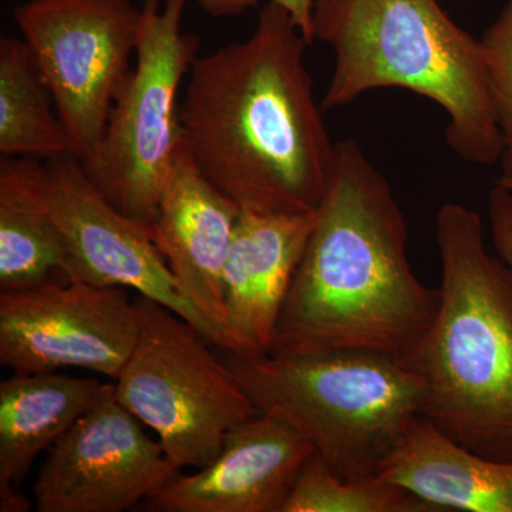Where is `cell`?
<instances>
[{
  "mask_svg": "<svg viewBox=\"0 0 512 512\" xmlns=\"http://www.w3.org/2000/svg\"><path fill=\"white\" fill-rule=\"evenodd\" d=\"M308 46L288 13L265 3L251 36L192 63L181 138L241 210L305 214L322 200L336 144L313 93Z\"/></svg>",
  "mask_w": 512,
  "mask_h": 512,
  "instance_id": "obj_1",
  "label": "cell"
},
{
  "mask_svg": "<svg viewBox=\"0 0 512 512\" xmlns=\"http://www.w3.org/2000/svg\"><path fill=\"white\" fill-rule=\"evenodd\" d=\"M407 245L406 217L386 177L355 140L336 143L269 355L407 357L439 306V288L414 275Z\"/></svg>",
  "mask_w": 512,
  "mask_h": 512,
  "instance_id": "obj_2",
  "label": "cell"
},
{
  "mask_svg": "<svg viewBox=\"0 0 512 512\" xmlns=\"http://www.w3.org/2000/svg\"><path fill=\"white\" fill-rule=\"evenodd\" d=\"M439 306L404 357L424 383L421 417L461 446L512 461V269L485 247L483 218L437 212Z\"/></svg>",
  "mask_w": 512,
  "mask_h": 512,
  "instance_id": "obj_3",
  "label": "cell"
},
{
  "mask_svg": "<svg viewBox=\"0 0 512 512\" xmlns=\"http://www.w3.org/2000/svg\"><path fill=\"white\" fill-rule=\"evenodd\" d=\"M312 39L335 56L325 111L370 90L404 89L447 114L446 140L467 163L494 165L503 154L480 39L437 0H316Z\"/></svg>",
  "mask_w": 512,
  "mask_h": 512,
  "instance_id": "obj_4",
  "label": "cell"
},
{
  "mask_svg": "<svg viewBox=\"0 0 512 512\" xmlns=\"http://www.w3.org/2000/svg\"><path fill=\"white\" fill-rule=\"evenodd\" d=\"M224 360L259 413L298 431L343 480L377 477L421 416L423 379L400 357L332 350Z\"/></svg>",
  "mask_w": 512,
  "mask_h": 512,
  "instance_id": "obj_5",
  "label": "cell"
},
{
  "mask_svg": "<svg viewBox=\"0 0 512 512\" xmlns=\"http://www.w3.org/2000/svg\"><path fill=\"white\" fill-rule=\"evenodd\" d=\"M140 332L114 380L117 397L157 434L180 468H204L228 434L259 412L225 360L191 323L153 299L134 298Z\"/></svg>",
  "mask_w": 512,
  "mask_h": 512,
  "instance_id": "obj_6",
  "label": "cell"
},
{
  "mask_svg": "<svg viewBox=\"0 0 512 512\" xmlns=\"http://www.w3.org/2000/svg\"><path fill=\"white\" fill-rule=\"evenodd\" d=\"M188 2L143 0L136 64L100 147L83 164L117 210L148 225L181 143L180 87L200 49V37L183 32Z\"/></svg>",
  "mask_w": 512,
  "mask_h": 512,
  "instance_id": "obj_7",
  "label": "cell"
},
{
  "mask_svg": "<svg viewBox=\"0 0 512 512\" xmlns=\"http://www.w3.org/2000/svg\"><path fill=\"white\" fill-rule=\"evenodd\" d=\"M13 18L66 128L73 156L87 163L133 70L141 8L133 0H26Z\"/></svg>",
  "mask_w": 512,
  "mask_h": 512,
  "instance_id": "obj_8",
  "label": "cell"
},
{
  "mask_svg": "<svg viewBox=\"0 0 512 512\" xmlns=\"http://www.w3.org/2000/svg\"><path fill=\"white\" fill-rule=\"evenodd\" d=\"M138 332L136 302L121 286L0 291V363L15 373L84 369L116 380Z\"/></svg>",
  "mask_w": 512,
  "mask_h": 512,
  "instance_id": "obj_9",
  "label": "cell"
},
{
  "mask_svg": "<svg viewBox=\"0 0 512 512\" xmlns=\"http://www.w3.org/2000/svg\"><path fill=\"white\" fill-rule=\"evenodd\" d=\"M46 191L66 251L70 281L136 291L187 320L211 345L227 350L220 330L185 298L150 225L117 210L94 185L79 158L67 154L50 160Z\"/></svg>",
  "mask_w": 512,
  "mask_h": 512,
  "instance_id": "obj_10",
  "label": "cell"
},
{
  "mask_svg": "<svg viewBox=\"0 0 512 512\" xmlns=\"http://www.w3.org/2000/svg\"><path fill=\"white\" fill-rule=\"evenodd\" d=\"M160 441L104 383L92 409L50 448L33 487L39 512H123L180 473Z\"/></svg>",
  "mask_w": 512,
  "mask_h": 512,
  "instance_id": "obj_11",
  "label": "cell"
},
{
  "mask_svg": "<svg viewBox=\"0 0 512 512\" xmlns=\"http://www.w3.org/2000/svg\"><path fill=\"white\" fill-rule=\"evenodd\" d=\"M312 444L285 421L259 413L228 434L220 456L178 473L146 500L160 512H281Z\"/></svg>",
  "mask_w": 512,
  "mask_h": 512,
  "instance_id": "obj_12",
  "label": "cell"
},
{
  "mask_svg": "<svg viewBox=\"0 0 512 512\" xmlns=\"http://www.w3.org/2000/svg\"><path fill=\"white\" fill-rule=\"evenodd\" d=\"M239 214L237 202L208 180L181 138L151 234L185 298L224 339V271Z\"/></svg>",
  "mask_w": 512,
  "mask_h": 512,
  "instance_id": "obj_13",
  "label": "cell"
},
{
  "mask_svg": "<svg viewBox=\"0 0 512 512\" xmlns=\"http://www.w3.org/2000/svg\"><path fill=\"white\" fill-rule=\"evenodd\" d=\"M316 211L259 214L241 210L224 271L228 353L269 355L293 275L301 262Z\"/></svg>",
  "mask_w": 512,
  "mask_h": 512,
  "instance_id": "obj_14",
  "label": "cell"
},
{
  "mask_svg": "<svg viewBox=\"0 0 512 512\" xmlns=\"http://www.w3.org/2000/svg\"><path fill=\"white\" fill-rule=\"evenodd\" d=\"M103 387L59 372L15 373L0 383V512L30 510L20 485L37 456L92 409Z\"/></svg>",
  "mask_w": 512,
  "mask_h": 512,
  "instance_id": "obj_15",
  "label": "cell"
},
{
  "mask_svg": "<svg viewBox=\"0 0 512 512\" xmlns=\"http://www.w3.org/2000/svg\"><path fill=\"white\" fill-rule=\"evenodd\" d=\"M377 478L440 512H512V461L474 453L421 416L383 461Z\"/></svg>",
  "mask_w": 512,
  "mask_h": 512,
  "instance_id": "obj_16",
  "label": "cell"
},
{
  "mask_svg": "<svg viewBox=\"0 0 512 512\" xmlns=\"http://www.w3.org/2000/svg\"><path fill=\"white\" fill-rule=\"evenodd\" d=\"M40 161L2 158L0 164V291L70 282Z\"/></svg>",
  "mask_w": 512,
  "mask_h": 512,
  "instance_id": "obj_17",
  "label": "cell"
},
{
  "mask_svg": "<svg viewBox=\"0 0 512 512\" xmlns=\"http://www.w3.org/2000/svg\"><path fill=\"white\" fill-rule=\"evenodd\" d=\"M0 154L49 161L72 154L29 46L12 36L0 39Z\"/></svg>",
  "mask_w": 512,
  "mask_h": 512,
  "instance_id": "obj_18",
  "label": "cell"
},
{
  "mask_svg": "<svg viewBox=\"0 0 512 512\" xmlns=\"http://www.w3.org/2000/svg\"><path fill=\"white\" fill-rule=\"evenodd\" d=\"M281 512H440L399 487L380 480H343L313 453L296 478Z\"/></svg>",
  "mask_w": 512,
  "mask_h": 512,
  "instance_id": "obj_19",
  "label": "cell"
},
{
  "mask_svg": "<svg viewBox=\"0 0 512 512\" xmlns=\"http://www.w3.org/2000/svg\"><path fill=\"white\" fill-rule=\"evenodd\" d=\"M491 100L503 138L497 184L512 191V0L480 39Z\"/></svg>",
  "mask_w": 512,
  "mask_h": 512,
  "instance_id": "obj_20",
  "label": "cell"
},
{
  "mask_svg": "<svg viewBox=\"0 0 512 512\" xmlns=\"http://www.w3.org/2000/svg\"><path fill=\"white\" fill-rule=\"evenodd\" d=\"M261 2L284 9L306 42L313 43L312 18L316 0H198V6L212 18H229L241 15Z\"/></svg>",
  "mask_w": 512,
  "mask_h": 512,
  "instance_id": "obj_21",
  "label": "cell"
},
{
  "mask_svg": "<svg viewBox=\"0 0 512 512\" xmlns=\"http://www.w3.org/2000/svg\"><path fill=\"white\" fill-rule=\"evenodd\" d=\"M488 221L495 251L512 269V191L497 183L488 195Z\"/></svg>",
  "mask_w": 512,
  "mask_h": 512,
  "instance_id": "obj_22",
  "label": "cell"
}]
</instances>
